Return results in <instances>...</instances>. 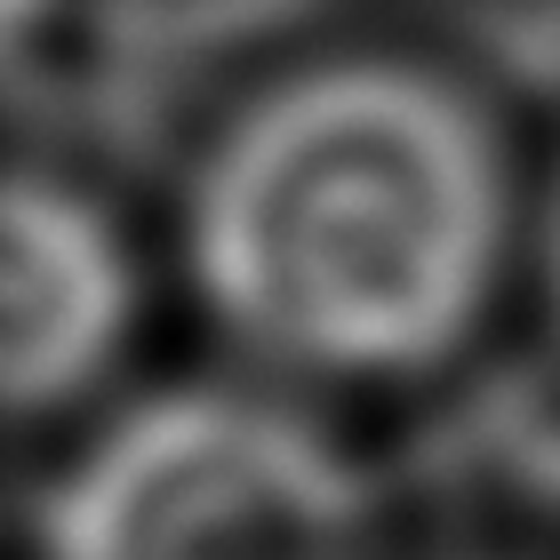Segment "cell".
I'll return each instance as SVG.
<instances>
[{
    "label": "cell",
    "instance_id": "4",
    "mask_svg": "<svg viewBox=\"0 0 560 560\" xmlns=\"http://www.w3.org/2000/svg\"><path fill=\"white\" fill-rule=\"evenodd\" d=\"M537 272H545V304L560 320V168L545 176V200H537Z\"/></svg>",
    "mask_w": 560,
    "mask_h": 560
},
{
    "label": "cell",
    "instance_id": "2",
    "mask_svg": "<svg viewBox=\"0 0 560 560\" xmlns=\"http://www.w3.org/2000/svg\"><path fill=\"white\" fill-rule=\"evenodd\" d=\"M48 560H361V480L265 393H168L65 472Z\"/></svg>",
    "mask_w": 560,
    "mask_h": 560
},
{
    "label": "cell",
    "instance_id": "1",
    "mask_svg": "<svg viewBox=\"0 0 560 560\" xmlns=\"http://www.w3.org/2000/svg\"><path fill=\"white\" fill-rule=\"evenodd\" d=\"M528 192L497 113L409 48H320L200 144L176 248L224 337L272 376L400 385L497 313Z\"/></svg>",
    "mask_w": 560,
    "mask_h": 560
},
{
    "label": "cell",
    "instance_id": "5",
    "mask_svg": "<svg viewBox=\"0 0 560 560\" xmlns=\"http://www.w3.org/2000/svg\"><path fill=\"white\" fill-rule=\"evenodd\" d=\"M24 16H33V0H0V40H9L16 24H24Z\"/></svg>",
    "mask_w": 560,
    "mask_h": 560
},
{
    "label": "cell",
    "instance_id": "3",
    "mask_svg": "<svg viewBox=\"0 0 560 560\" xmlns=\"http://www.w3.org/2000/svg\"><path fill=\"white\" fill-rule=\"evenodd\" d=\"M137 328L129 233L89 185L0 152V409H57Z\"/></svg>",
    "mask_w": 560,
    "mask_h": 560
}]
</instances>
